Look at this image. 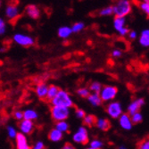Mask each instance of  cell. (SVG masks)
<instances>
[{
	"mask_svg": "<svg viewBox=\"0 0 149 149\" xmlns=\"http://www.w3.org/2000/svg\"><path fill=\"white\" fill-rule=\"evenodd\" d=\"M6 31V22L2 18H0V35L5 34Z\"/></svg>",
	"mask_w": 149,
	"mask_h": 149,
	"instance_id": "cell-33",
	"label": "cell"
},
{
	"mask_svg": "<svg viewBox=\"0 0 149 149\" xmlns=\"http://www.w3.org/2000/svg\"><path fill=\"white\" fill-rule=\"evenodd\" d=\"M0 6H1V2H0Z\"/></svg>",
	"mask_w": 149,
	"mask_h": 149,
	"instance_id": "cell-44",
	"label": "cell"
},
{
	"mask_svg": "<svg viewBox=\"0 0 149 149\" xmlns=\"http://www.w3.org/2000/svg\"><path fill=\"white\" fill-rule=\"evenodd\" d=\"M103 142L98 140V139H93L91 142H90V146L89 147H92V148H95V149H101L103 147Z\"/></svg>",
	"mask_w": 149,
	"mask_h": 149,
	"instance_id": "cell-32",
	"label": "cell"
},
{
	"mask_svg": "<svg viewBox=\"0 0 149 149\" xmlns=\"http://www.w3.org/2000/svg\"><path fill=\"white\" fill-rule=\"evenodd\" d=\"M61 149H75V147L71 143H66L63 145V146Z\"/></svg>",
	"mask_w": 149,
	"mask_h": 149,
	"instance_id": "cell-41",
	"label": "cell"
},
{
	"mask_svg": "<svg viewBox=\"0 0 149 149\" xmlns=\"http://www.w3.org/2000/svg\"><path fill=\"white\" fill-rule=\"evenodd\" d=\"M13 117H15L17 120H22L23 119V112L22 111H15L13 113Z\"/></svg>",
	"mask_w": 149,
	"mask_h": 149,
	"instance_id": "cell-36",
	"label": "cell"
},
{
	"mask_svg": "<svg viewBox=\"0 0 149 149\" xmlns=\"http://www.w3.org/2000/svg\"><path fill=\"white\" fill-rule=\"evenodd\" d=\"M147 2H148V3H149V1H147Z\"/></svg>",
	"mask_w": 149,
	"mask_h": 149,
	"instance_id": "cell-45",
	"label": "cell"
},
{
	"mask_svg": "<svg viewBox=\"0 0 149 149\" xmlns=\"http://www.w3.org/2000/svg\"><path fill=\"white\" fill-rule=\"evenodd\" d=\"M72 139L77 144L86 145L88 143V132L85 127H79V130L74 133Z\"/></svg>",
	"mask_w": 149,
	"mask_h": 149,
	"instance_id": "cell-7",
	"label": "cell"
},
{
	"mask_svg": "<svg viewBox=\"0 0 149 149\" xmlns=\"http://www.w3.org/2000/svg\"><path fill=\"white\" fill-rule=\"evenodd\" d=\"M106 113L113 119H119L123 114V107L121 104L117 101H113L106 105Z\"/></svg>",
	"mask_w": 149,
	"mask_h": 149,
	"instance_id": "cell-5",
	"label": "cell"
},
{
	"mask_svg": "<svg viewBox=\"0 0 149 149\" xmlns=\"http://www.w3.org/2000/svg\"><path fill=\"white\" fill-rule=\"evenodd\" d=\"M119 123L120 126L123 128V130H130L132 129V123H131V120H130V116L128 113H123L120 118H119Z\"/></svg>",
	"mask_w": 149,
	"mask_h": 149,
	"instance_id": "cell-13",
	"label": "cell"
},
{
	"mask_svg": "<svg viewBox=\"0 0 149 149\" xmlns=\"http://www.w3.org/2000/svg\"><path fill=\"white\" fill-rule=\"evenodd\" d=\"M139 44L145 47H149V30H145L139 37Z\"/></svg>",
	"mask_w": 149,
	"mask_h": 149,
	"instance_id": "cell-21",
	"label": "cell"
},
{
	"mask_svg": "<svg viewBox=\"0 0 149 149\" xmlns=\"http://www.w3.org/2000/svg\"><path fill=\"white\" fill-rule=\"evenodd\" d=\"M61 90V88L56 85L51 84L50 86H48V89H47V97H46V101L50 103L54 98H55L57 94L59 93V91Z\"/></svg>",
	"mask_w": 149,
	"mask_h": 149,
	"instance_id": "cell-15",
	"label": "cell"
},
{
	"mask_svg": "<svg viewBox=\"0 0 149 149\" xmlns=\"http://www.w3.org/2000/svg\"><path fill=\"white\" fill-rule=\"evenodd\" d=\"M78 96L83 97V98H88V96L90 95V90L88 88H80L77 90Z\"/></svg>",
	"mask_w": 149,
	"mask_h": 149,
	"instance_id": "cell-27",
	"label": "cell"
},
{
	"mask_svg": "<svg viewBox=\"0 0 149 149\" xmlns=\"http://www.w3.org/2000/svg\"><path fill=\"white\" fill-rule=\"evenodd\" d=\"M72 32L73 33H78V32H80L81 31H83L85 29V24L81 22H75L72 27Z\"/></svg>",
	"mask_w": 149,
	"mask_h": 149,
	"instance_id": "cell-26",
	"label": "cell"
},
{
	"mask_svg": "<svg viewBox=\"0 0 149 149\" xmlns=\"http://www.w3.org/2000/svg\"><path fill=\"white\" fill-rule=\"evenodd\" d=\"M128 35H129V38L131 39V40H134V39H136V38H137V32H136V31H129Z\"/></svg>",
	"mask_w": 149,
	"mask_h": 149,
	"instance_id": "cell-40",
	"label": "cell"
},
{
	"mask_svg": "<svg viewBox=\"0 0 149 149\" xmlns=\"http://www.w3.org/2000/svg\"><path fill=\"white\" fill-rule=\"evenodd\" d=\"M102 84L97 82V81H94L92 82L89 86V90L93 91V93H96V94H99L101 89H102Z\"/></svg>",
	"mask_w": 149,
	"mask_h": 149,
	"instance_id": "cell-25",
	"label": "cell"
},
{
	"mask_svg": "<svg viewBox=\"0 0 149 149\" xmlns=\"http://www.w3.org/2000/svg\"><path fill=\"white\" fill-rule=\"evenodd\" d=\"M44 149H47V148H44Z\"/></svg>",
	"mask_w": 149,
	"mask_h": 149,
	"instance_id": "cell-46",
	"label": "cell"
},
{
	"mask_svg": "<svg viewBox=\"0 0 149 149\" xmlns=\"http://www.w3.org/2000/svg\"><path fill=\"white\" fill-rule=\"evenodd\" d=\"M20 10L17 5L15 4H8L6 8V16L9 21H16L20 17Z\"/></svg>",
	"mask_w": 149,
	"mask_h": 149,
	"instance_id": "cell-8",
	"label": "cell"
},
{
	"mask_svg": "<svg viewBox=\"0 0 149 149\" xmlns=\"http://www.w3.org/2000/svg\"><path fill=\"white\" fill-rule=\"evenodd\" d=\"M25 13L33 20H37L40 17V10L36 5H28L25 7Z\"/></svg>",
	"mask_w": 149,
	"mask_h": 149,
	"instance_id": "cell-12",
	"label": "cell"
},
{
	"mask_svg": "<svg viewBox=\"0 0 149 149\" xmlns=\"http://www.w3.org/2000/svg\"><path fill=\"white\" fill-rule=\"evenodd\" d=\"M50 113H51L52 119L56 123H58V121H63L69 118L70 109L62 106H52Z\"/></svg>",
	"mask_w": 149,
	"mask_h": 149,
	"instance_id": "cell-3",
	"label": "cell"
},
{
	"mask_svg": "<svg viewBox=\"0 0 149 149\" xmlns=\"http://www.w3.org/2000/svg\"><path fill=\"white\" fill-rule=\"evenodd\" d=\"M145 104V100L143 98H138L136 100H134L133 102H131L128 107V114L130 116L133 115L136 113H139L140 108L142 107V105Z\"/></svg>",
	"mask_w": 149,
	"mask_h": 149,
	"instance_id": "cell-10",
	"label": "cell"
},
{
	"mask_svg": "<svg viewBox=\"0 0 149 149\" xmlns=\"http://www.w3.org/2000/svg\"><path fill=\"white\" fill-rule=\"evenodd\" d=\"M125 18H123V17H115L114 20H113V27L115 31H120L123 28L125 27Z\"/></svg>",
	"mask_w": 149,
	"mask_h": 149,
	"instance_id": "cell-23",
	"label": "cell"
},
{
	"mask_svg": "<svg viewBox=\"0 0 149 149\" xmlns=\"http://www.w3.org/2000/svg\"><path fill=\"white\" fill-rule=\"evenodd\" d=\"M96 126L103 130V131H107L111 129V123L110 120L108 119H104V118H99L97 120V123H96Z\"/></svg>",
	"mask_w": 149,
	"mask_h": 149,
	"instance_id": "cell-16",
	"label": "cell"
},
{
	"mask_svg": "<svg viewBox=\"0 0 149 149\" xmlns=\"http://www.w3.org/2000/svg\"><path fill=\"white\" fill-rule=\"evenodd\" d=\"M63 138V133L60 132L56 129H52L48 133V139L52 142H59Z\"/></svg>",
	"mask_w": 149,
	"mask_h": 149,
	"instance_id": "cell-17",
	"label": "cell"
},
{
	"mask_svg": "<svg viewBox=\"0 0 149 149\" xmlns=\"http://www.w3.org/2000/svg\"><path fill=\"white\" fill-rule=\"evenodd\" d=\"M87 149H95V148H92V147H88V148H87Z\"/></svg>",
	"mask_w": 149,
	"mask_h": 149,
	"instance_id": "cell-43",
	"label": "cell"
},
{
	"mask_svg": "<svg viewBox=\"0 0 149 149\" xmlns=\"http://www.w3.org/2000/svg\"><path fill=\"white\" fill-rule=\"evenodd\" d=\"M50 104L52 106H62L69 108V109L73 106V101L71 97V95L63 89L59 91L57 96L50 102Z\"/></svg>",
	"mask_w": 149,
	"mask_h": 149,
	"instance_id": "cell-1",
	"label": "cell"
},
{
	"mask_svg": "<svg viewBox=\"0 0 149 149\" xmlns=\"http://www.w3.org/2000/svg\"><path fill=\"white\" fill-rule=\"evenodd\" d=\"M129 31H129V29H128V28H126V27H124V28H123L120 31H119L118 32H119V34H120V36L124 37V36L128 35Z\"/></svg>",
	"mask_w": 149,
	"mask_h": 149,
	"instance_id": "cell-39",
	"label": "cell"
},
{
	"mask_svg": "<svg viewBox=\"0 0 149 149\" xmlns=\"http://www.w3.org/2000/svg\"><path fill=\"white\" fill-rule=\"evenodd\" d=\"M16 149H31V146L28 143L26 136L22 133H18L15 138Z\"/></svg>",
	"mask_w": 149,
	"mask_h": 149,
	"instance_id": "cell-11",
	"label": "cell"
},
{
	"mask_svg": "<svg viewBox=\"0 0 149 149\" xmlns=\"http://www.w3.org/2000/svg\"><path fill=\"white\" fill-rule=\"evenodd\" d=\"M121 55H123V53H121V51L119 50V49H115V50H113V53H112V56H113V57H115V58L120 57Z\"/></svg>",
	"mask_w": 149,
	"mask_h": 149,
	"instance_id": "cell-38",
	"label": "cell"
},
{
	"mask_svg": "<svg viewBox=\"0 0 149 149\" xmlns=\"http://www.w3.org/2000/svg\"><path fill=\"white\" fill-rule=\"evenodd\" d=\"M97 118L93 114H87L83 119V124L88 128H92L94 125H96Z\"/></svg>",
	"mask_w": 149,
	"mask_h": 149,
	"instance_id": "cell-20",
	"label": "cell"
},
{
	"mask_svg": "<svg viewBox=\"0 0 149 149\" xmlns=\"http://www.w3.org/2000/svg\"><path fill=\"white\" fill-rule=\"evenodd\" d=\"M131 3L128 0H120L113 6V13L115 15V17L125 18V16L131 13Z\"/></svg>",
	"mask_w": 149,
	"mask_h": 149,
	"instance_id": "cell-2",
	"label": "cell"
},
{
	"mask_svg": "<svg viewBox=\"0 0 149 149\" xmlns=\"http://www.w3.org/2000/svg\"><path fill=\"white\" fill-rule=\"evenodd\" d=\"M45 148V145L42 141H38L32 147L31 149H44Z\"/></svg>",
	"mask_w": 149,
	"mask_h": 149,
	"instance_id": "cell-37",
	"label": "cell"
},
{
	"mask_svg": "<svg viewBox=\"0 0 149 149\" xmlns=\"http://www.w3.org/2000/svg\"><path fill=\"white\" fill-rule=\"evenodd\" d=\"M118 149H127V148H126V147H125L124 146H120V147H119Z\"/></svg>",
	"mask_w": 149,
	"mask_h": 149,
	"instance_id": "cell-42",
	"label": "cell"
},
{
	"mask_svg": "<svg viewBox=\"0 0 149 149\" xmlns=\"http://www.w3.org/2000/svg\"><path fill=\"white\" fill-rule=\"evenodd\" d=\"M72 29L68 26H62L58 29V31H57V34H58V37L61 38H68L71 34H72Z\"/></svg>",
	"mask_w": 149,
	"mask_h": 149,
	"instance_id": "cell-18",
	"label": "cell"
},
{
	"mask_svg": "<svg viewBox=\"0 0 149 149\" xmlns=\"http://www.w3.org/2000/svg\"><path fill=\"white\" fill-rule=\"evenodd\" d=\"M139 5L142 12L149 18V3L147 1H142V2H139Z\"/></svg>",
	"mask_w": 149,
	"mask_h": 149,
	"instance_id": "cell-29",
	"label": "cell"
},
{
	"mask_svg": "<svg viewBox=\"0 0 149 149\" xmlns=\"http://www.w3.org/2000/svg\"><path fill=\"white\" fill-rule=\"evenodd\" d=\"M34 123L31 120H22L19 123V129L21 130V133L24 135H31L34 130Z\"/></svg>",
	"mask_w": 149,
	"mask_h": 149,
	"instance_id": "cell-9",
	"label": "cell"
},
{
	"mask_svg": "<svg viewBox=\"0 0 149 149\" xmlns=\"http://www.w3.org/2000/svg\"><path fill=\"white\" fill-rule=\"evenodd\" d=\"M7 134H8V137H9L10 139H15V138H16L18 132L16 131V130H15V128H13V127L8 126V127H7Z\"/></svg>",
	"mask_w": 149,
	"mask_h": 149,
	"instance_id": "cell-31",
	"label": "cell"
},
{
	"mask_svg": "<svg viewBox=\"0 0 149 149\" xmlns=\"http://www.w3.org/2000/svg\"><path fill=\"white\" fill-rule=\"evenodd\" d=\"M130 120H131L132 124H138L142 121L143 116L140 113H134L133 115L130 116Z\"/></svg>",
	"mask_w": 149,
	"mask_h": 149,
	"instance_id": "cell-28",
	"label": "cell"
},
{
	"mask_svg": "<svg viewBox=\"0 0 149 149\" xmlns=\"http://www.w3.org/2000/svg\"><path fill=\"white\" fill-rule=\"evenodd\" d=\"M47 89H48V86L45 82H41V83L38 84L36 87V89H35V92H36V95L38 96V97L41 100H46Z\"/></svg>",
	"mask_w": 149,
	"mask_h": 149,
	"instance_id": "cell-14",
	"label": "cell"
},
{
	"mask_svg": "<svg viewBox=\"0 0 149 149\" xmlns=\"http://www.w3.org/2000/svg\"><path fill=\"white\" fill-rule=\"evenodd\" d=\"M75 115L78 119H84V117L86 116V113L84 110L79 109L78 108V109H76V111H75Z\"/></svg>",
	"mask_w": 149,
	"mask_h": 149,
	"instance_id": "cell-34",
	"label": "cell"
},
{
	"mask_svg": "<svg viewBox=\"0 0 149 149\" xmlns=\"http://www.w3.org/2000/svg\"><path fill=\"white\" fill-rule=\"evenodd\" d=\"M138 149H149V139L143 140L140 144H139Z\"/></svg>",
	"mask_w": 149,
	"mask_h": 149,
	"instance_id": "cell-35",
	"label": "cell"
},
{
	"mask_svg": "<svg viewBox=\"0 0 149 149\" xmlns=\"http://www.w3.org/2000/svg\"><path fill=\"white\" fill-rule=\"evenodd\" d=\"M13 41L17 43L18 45L25 47H31L35 44V39L32 37L27 36L22 33H17L13 36Z\"/></svg>",
	"mask_w": 149,
	"mask_h": 149,
	"instance_id": "cell-6",
	"label": "cell"
},
{
	"mask_svg": "<svg viewBox=\"0 0 149 149\" xmlns=\"http://www.w3.org/2000/svg\"><path fill=\"white\" fill-rule=\"evenodd\" d=\"M38 114L35 110L28 109L23 112V120H28L33 121L34 120L38 119Z\"/></svg>",
	"mask_w": 149,
	"mask_h": 149,
	"instance_id": "cell-22",
	"label": "cell"
},
{
	"mask_svg": "<svg viewBox=\"0 0 149 149\" xmlns=\"http://www.w3.org/2000/svg\"><path fill=\"white\" fill-rule=\"evenodd\" d=\"M57 130H59L60 132L63 133V132H69V129L70 126L67 123L66 120H63V121H58V123H56V126H55Z\"/></svg>",
	"mask_w": 149,
	"mask_h": 149,
	"instance_id": "cell-24",
	"label": "cell"
},
{
	"mask_svg": "<svg viewBox=\"0 0 149 149\" xmlns=\"http://www.w3.org/2000/svg\"><path fill=\"white\" fill-rule=\"evenodd\" d=\"M99 15L101 16H109L113 15V6H107V7L103 8L99 12Z\"/></svg>",
	"mask_w": 149,
	"mask_h": 149,
	"instance_id": "cell-30",
	"label": "cell"
},
{
	"mask_svg": "<svg viewBox=\"0 0 149 149\" xmlns=\"http://www.w3.org/2000/svg\"><path fill=\"white\" fill-rule=\"evenodd\" d=\"M118 93V88L114 86L106 85L102 88L99 96L102 100V102H109L115 98Z\"/></svg>",
	"mask_w": 149,
	"mask_h": 149,
	"instance_id": "cell-4",
	"label": "cell"
},
{
	"mask_svg": "<svg viewBox=\"0 0 149 149\" xmlns=\"http://www.w3.org/2000/svg\"><path fill=\"white\" fill-rule=\"evenodd\" d=\"M88 102L93 105V106H99L100 104H102V100L100 98L99 94H96V93H92L90 94L88 97Z\"/></svg>",
	"mask_w": 149,
	"mask_h": 149,
	"instance_id": "cell-19",
	"label": "cell"
}]
</instances>
